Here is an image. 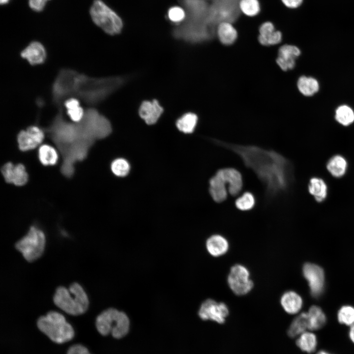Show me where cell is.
<instances>
[{
    "mask_svg": "<svg viewBox=\"0 0 354 354\" xmlns=\"http://www.w3.org/2000/svg\"><path fill=\"white\" fill-rule=\"evenodd\" d=\"M89 13L93 23L106 33L114 35L119 33L123 27L120 17L101 0H94Z\"/></svg>",
    "mask_w": 354,
    "mask_h": 354,
    "instance_id": "8",
    "label": "cell"
},
{
    "mask_svg": "<svg viewBox=\"0 0 354 354\" xmlns=\"http://www.w3.org/2000/svg\"><path fill=\"white\" fill-rule=\"evenodd\" d=\"M280 304L287 313L294 315L297 314L301 309L303 299L296 292L288 291L285 292L281 296Z\"/></svg>",
    "mask_w": 354,
    "mask_h": 354,
    "instance_id": "17",
    "label": "cell"
},
{
    "mask_svg": "<svg viewBox=\"0 0 354 354\" xmlns=\"http://www.w3.org/2000/svg\"><path fill=\"white\" fill-rule=\"evenodd\" d=\"M297 85L299 91L306 96L315 94L319 89V85L317 80L311 77H300L298 80Z\"/></svg>",
    "mask_w": 354,
    "mask_h": 354,
    "instance_id": "29",
    "label": "cell"
},
{
    "mask_svg": "<svg viewBox=\"0 0 354 354\" xmlns=\"http://www.w3.org/2000/svg\"><path fill=\"white\" fill-rule=\"evenodd\" d=\"M300 54V50L296 46L285 45L279 50L276 62L279 67L284 71L293 68L295 65V59Z\"/></svg>",
    "mask_w": 354,
    "mask_h": 354,
    "instance_id": "16",
    "label": "cell"
},
{
    "mask_svg": "<svg viewBox=\"0 0 354 354\" xmlns=\"http://www.w3.org/2000/svg\"><path fill=\"white\" fill-rule=\"evenodd\" d=\"M45 132L43 128L36 125L21 130L17 138L19 148L23 151L34 149L43 142Z\"/></svg>",
    "mask_w": 354,
    "mask_h": 354,
    "instance_id": "13",
    "label": "cell"
},
{
    "mask_svg": "<svg viewBox=\"0 0 354 354\" xmlns=\"http://www.w3.org/2000/svg\"><path fill=\"white\" fill-rule=\"evenodd\" d=\"M53 301L61 310L73 316L84 314L89 305L86 292L76 282L71 284L68 289L62 286L58 287L53 297Z\"/></svg>",
    "mask_w": 354,
    "mask_h": 354,
    "instance_id": "5",
    "label": "cell"
},
{
    "mask_svg": "<svg viewBox=\"0 0 354 354\" xmlns=\"http://www.w3.org/2000/svg\"><path fill=\"white\" fill-rule=\"evenodd\" d=\"M255 200L250 192H246L238 198L236 201V206L242 211L251 209L254 206Z\"/></svg>",
    "mask_w": 354,
    "mask_h": 354,
    "instance_id": "34",
    "label": "cell"
},
{
    "mask_svg": "<svg viewBox=\"0 0 354 354\" xmlns=\"http://www.w3.org/2000/svg\"><path fill=\"white\" fill-rule=\"evenodd\" d=\"M302 273L307 281L311 295L318 297L322 295L324 288V273L318 265L307 263L302 267Z\"/></svg>",
    "mask_w": 354,
    "mask_h": 354,
    "instance_id": "12",
    "label": "cell"
},
{
    "mask_svg": "<svg viewBox=\"0 0 354 354\" xmlns=\"http://www.w3.org/2000/svg\"><path fill=\"white\" fill-rule=\"evenodd\" d=\"M308 191L319 203L324 201L327 196V186L321 178L312 177L308 184Z\"/></svg>",
    "mask_w": 354,
    "mask_h": 354,
    "instance_id": "21",
    "label": "cell"
},
{
    "mask_svg": "<svg viewBox=\"0 0 354 354\" xmlns=\"http://www.w3.org/2000/svg\"><path fill=\"white\" fill-rule=\"evenodd\" d=\"M307 314L309 330H317L322 328L326 324V316L320 307L316 305L311 306Z\"/></svg>",
    "mask_w": 354,
    "mask_h": 354,
    "instance_id": "20",
    "label": "cell"
},
{
    "mask_svg": "<svg viewBox=\"0 0 354 354\" xmlns=\"http://www.w3.org/2000/svg\"><path fill=\"white\" fill-rule=\"evenodd\" d=\"M283 3L289 8H296L302 3V0H281Z\"/></svg>",
    "mask_w": 354,
    "mask_h": 354,
    "instance_id": "40",
    "label": "cell"
},
{
    "mask_svg": "<svg viewBox=\"0 0 354 354\" xmlns=\"http://www.w3.org/2000/svg\"><path fill=\"white\" fill-rule=\"evenodd\" d=\"M250 276V272L246 266L236 264L232 266L228 274V286L236 295H246L254 287V283Z\"/></svg>",
    "mask_w": 354,
    "mask_h": 354,
    "instance_id": "10",
    "label": "cell"
},
{
    "mask_svg": "<svg viewBox=\"0 0 354 354\" xmlns=\"http://www.w3.org/2000/svg\"><path fill=\"white\" fill-rule=\"evenodd\" d=\"M317 354H331L324 351H320Z\"/></svg>",
    "mask_w": 354,
    "mask_h": 354,
    "instance_id": "42",
    "label": "cell"
},
{
    "mask_svg": "<svg viewBox=\"0 0 354 354\" xmlns=\"http://www.w3.org/2000/svg\"><path fill=\"white\" fill-rule=\"evenodd\" d=\"M56 144L62 157L61 173L71 177L75 172V164L85 159L94 142L108 137L112 129L110 121L95 108L85 110L79 122H70L64 118L62 107L50 125L43 128Z\"/></svg>",
    "mask_w": 354,
    "mask_h": 354,
    "instance_id": "1",
    "label": "cell"
},
{
    "mask_svg": "<svg viewBox=\"0 0 354 354\" xmlns=\"http://www.w3.org/2000/svg\"><path fill=\"white\" fill-rule=\"evenodd\" d=\"M112 172L118 177H125L129 173L130 165L124 159L118 158L114 160L111 165Z\"/></svg>",
    "mask_w": 354,
    "mask_h": 354,
    "instance_id": "35",
    "label": "cell"
},
{
    "mask_svg": "<svg viewBox=\"0 0 354 354\" xmlns=\"http://www.w3.org/2000/svg\"><path fill=\"white\" fill-rule=\"evenodd\" d=\"M239 6L240 10L249 16L256 15L260 10L258 0H240Z\"/></svg>",
    "mask_w": 354,
    "mask_h": 354,
    "instance_id": "33",
    "label": "cell"
},
{
    "mask_svg": "<svg viewBox=\"0 0 354 354\" xmlns=\"http://www.w3.org/2000/svg\"><path fill=\"white\" fill-rule=\"evenodd\" d=\"M66 354H91L88 349L81 344H75L70 346Z\"/></svg>",
    "mask_w": 354,
    "mask_h": 354,
    "instance_id": "38",
    "label": "cell"
},
{
    "mask_svg": "<svg viewBox=\"0 0 354 354\" xmlns=\"http://www.w3.org/2000/svg\"><path fill=\"white\" fill-rule=\"evenodd\" d=\"M20 56L31 65L43 64L47 59V52L44 46L39 42H30L20 53Z\"/></svg>",
    "mask_w": 354,
    "mask_h": 354,
    "instance_id": "15",
    "label": "cell"
},
{
    "mask_svg": "<svg viewBox=\"0 0 354 354\" xmlns=\"http://www.w3.org/2000/svg\"><path fill=\"white\" fill-rule=\"evenodd\" d=\"M95 326L102 335L111 334L114 338L120 339L128 333L130 321L125 313L111 308L98 315L95 320Z\"/></svg>",
    "mask_w": 354,
    "mask_h": 354,
    "instance_id": "7",
    "label": "cell"
},
{
    "mask_svg": "<svg viewBox=\"0 0 354 354\" xmlns=\"http://www.w3.org/2000/svg\"><path fill=\"white\" fill-rule=\"evenodd\" d=\"M217 35L221 42L225 45L233 43L237 37V31L228 21L220 22L217 27Z\"/></svg>",
    "mask_w": 354,
    "mask_h": 354,
    "instance_id": "25",
    "label": "cell"
},
{
    "mask_svg": "<svg viewBox=\"0 0 354 354\" xmlns=\"http://www.w3.org/2000/svg\"><path fill=\"white\" fill-rule=\"evenodd\" d=\"M29 176L25 166L21 163L14 165L11 177V183L16 186H23L28 181Z\"/></svg>",
    "mask_w": 354,
    "mask_h": 354,
    "instance_id": "31",
    "label": "cell"
},
{
    "mask_svg": "<svg viewBox=\"0 0 354 354\" xmlns=\"http://www.w3.org/2000/svg\"><path fill=\"white\" fill-rule=\"evenodd\" d=\"M65 108L67 114L72 121L79 122L83 118L85 110L80 106V101L75 97H70L63 103Z\"/></svg>",
    "mask_w": 354,
    "mask_h": 354,
    "instance_id": "24",
    "label": "cell"
},
{
    "mask_svg": "<svg viewBox=\"0 0 354 354\" xmlns=\"http://www.w3.org/2000/svg\"><path fill=\"white\" fill-rule=\"evenodd\" d=\"M348 168V163L344 157L341 155H335L331 157L326 163V169L328 172L337 178L345 175Z\"/></svg>",
    "mask_w": 354,
    "mask_h": 354,
    "instance_id": "22",
    "label": "cell"
},
{
    "mask_svg": "<svg viewBox=\"0 0 354 354\" xmlns=\"http://www.w3.org/2000/svg\"><path fill=\"white\" fill-rule=\"evenodd\" d=\"M14 165L11 162H7L1 169V172L4 179L8 183H11V175Z\"/></svg>",
    "mask_w": 354,
    "mask_h": 354,
    "instance_id": "37",
    "label": "cell"
},
{
    "mask_svg": "<svg viewBox=\"0 0 354 354\" xmlns=\"http://www.w3.org/2000/svg\"><path fill=\"white\" fill-rule=\"evenodd\" d=\"M259 32L258 39L263 45H275L281 41V32L275 30L273 24L270 22L262 24L260 27Z\"/></svg>",
    "mask_w": 354,
    "mask_h": 354,
    "instance_id": "19",
    "label": "cell"
},
{
    "mask_svg": "<svg viewBox=\"0 0 354 354\" xmlns=\"http://www.w3.org/2000/svg\"><path fill=\"white\" fill-rule=\"evenodd\" d=\"M38 157L42 165L53 166L57 163L59 154L54 147L44 144L41 146L38 149Z\"/></svg>",
    "mask_w": 354,
    "mask_h": 354,
    "instance_id": "26",
    "label": "cell"
},
{
    "mask_svg": "<svg viewBox=\"0 0 354 354\" xmlns=\"http://www.w3.org/2000/svg\"><path fill=\"white\" fill-rule=\"evenodd\" d=\"M349 336L351 340L354 343V324L351 326Z\"/></svg>",
    "mask_w": 354,
    "mask_h": 354,
    "instance_id": "41",
    "label": "cell"
},
{
    "mask_svg": "<svg viewBox=\"0 0 354 354\" xmlns=\"http://www.w3.org/2000/svg\"><path fill=\"white\" fill-rule=\"evenodd\" d=\"M49 0H29L30 8L35 11L39 12L44 8Z\"/></svg>",
    "mask_w": 354,
    "mask_h": 354,
    "instance_id": "39",
    "label": "cell"
},
{
    "mask_svg": "<svg viewBox=\"0 0 354 354\" xmlns=\"http://www.w3.org/2000/svg\"><path fill=\"white\" fill-rule=\"evenodd\" d=\"M9 0H0V2L1 4H4L7 3Z\"/></svg>",
    "mask_w": 354,
    "mask_h": 354,
    "instance_id": "43",
    "label": "cell"
},
{
    "mask_svg": "<svg viewBox=\"0 0 354 354\" xmlns=\"http://www.w3.org/2000/svg\"><path fill=\"white\" fill-rule=\"evenodd\" d=\"M229 314L227 305L224 302L212 299L204 301L199 308L198 315L204 321H211L219 324H224Z\"/></svg>",
    "mask_w": 354,
    "mask_h": 354,
    "instance_id": "11",
    "label": "cell"
},
{
    "mask_svg": "<svg viewBox=\"0 0 354 354\" xmlns=\"http://www.w3.org/2000/svg\"><path fill=\"white\" fill-rule=\"evenodd\" d=\"M308 329V320L307 312H302L297 315L291 323L287 334L292 338L297 337Z\"/></svg>",
    "mask_w": 354,
    "mask_h": 354,
    "instance_id": "23",
    "label": "cell"
},
{
    "mask_svg": "<svg viewBox=\"0 0 354 354\" xmlns=\"http://www.w3.org/2000/svg\"><path fill=\"white\" fill-rule=\"evenodd\" d=\"M45 242L44 232L37 227L31 226L28 233L16 243L15 248L26 261L32 262L42 255Z\"/></svg>",
    "mask_w": 354,
    "mask_h": 354,
    "instance_id": "9",
    "label": "cell"
},
{
    "mask_svg": "<svg viewBox=\"0 0 354 354\" xmlns=\"http://www.w3.org/2000/svg\"><path fill=\"white\" fill-rule=\"evenodd\" d=\"M209 192L213 200L216 203L224 201L228 192L232 195L238 194L243 185L241 174L236 169L232 168L218 170L209 181Z\"/></svg>",
    "mask_w": 354,
    "mask_h": 354,
    "instance_id": "4",
    "label": "cell"
},
{
    "mask_svg": "<svg viewBox=\"0 0 354 354\" xmlns=\"http://www.w3.org/2000/svg\"><path fill=\"white\" fill-rule=\"evenodd\" d=\"M197 121V116L193 113L188 112L184 114L177 119L176 126L180 131L190 134L194 131Z\"/></svg>",
    "mask_w": 354,
    "mask_h": 354,
    "instance_id": "28",
    "label": "cell"
},
{
    "mask_svg": "<svg viewBox=\"0 0 354 354\" xmlns=\"http://www.w3.org/2000/svg\"><path fill=\"white\" fill-rule=\"evenodd\" d=\"M337 319L340 324L350 326L354 324V307L351 305L342 306L338 311Z\"/></svg>",
    "mask_w": 354,
    "mask_h": 354,
    "instance_id": "32",
    "label": "cell"
},
{
    "mask_svg": "<svg viewBox=\"0 0 354 354\" xmlns=\"http://www.w3.org/2000/svg\"><path fill=\"white\" fill-rule=\"evenodd\" d=\"M38 329L53 342L62 344L72 340L74 329L60 313L51 311L40 316L36 323Z\"/></svg>",
    "mask_w": 354,
    "mask_h": 354,
    "instance_id": "6",
    "label": "cell"
},
{
    "mask_svg": "<svg viewBox=\"0 0 354 354\" xmlns=\"http://www.w3.org/2000/svg\"><path fill=\"white\" fill-rule=\"evenodd\" d=\"M168 16L171 21L175 23H178L185 19V12L182 8L179 6H174L169 9Z\"/></svg>",
    "mask_w": 354,
    "mask_h": 354,
    "instance_id": "36",
    "label": "cell"
},
{
    "mask_svg": "<svg viewBox=\"0 0 354 354\" xmlns=\"http://www.w3.org/2000/svg\"><path fill=\"white\" fill-rule=\"evenodd\" d=\"M163 111V108L159 102L153 99L142 102L139 109V114L147 124L152 125L157 122Z\"/></svg>",
    "mask_w": 354,
    "mask_h": 354,
    "instance_id": "14",
    "label": "cell"
},
{
    "mask_svg": "<svg viewBox=\"0 0 354 354\" xmlns=\"http://www.w3.org/2000/svg\"><path fill=\"white\" fill-rule=\"evenodd\" d=\"M216 143L240 157L245 166L252 170L263 184L268 197L275 196L290 185L293 178L292 165L279 153L255 146L234 145L217 141Z\"/></svg>",
    "mask_w": 354,
    "mask_h": 354,
    "instance_id": "3",
    "label": "cell"
},
{
    "mask_svg": "<svg viewBox=\"0 0 354 354\" xmlns=\"http://www.w3.org/2000/svg\"><path fill=\"white\" fill-rule=\"evenodd\" d=\"M126 76L95 78L69 68L60 69L51 88L53 103L62 105L66 99L75 97L91 107L97 105L121 88Z\"/></svg>",
    "mask_w": 354,
    "mask_h": 354,
    "instance_id": "2",
    "label": "cell"
},
{
    "mask_svg": "<svg viewBox=\"0 0 354 354\" xmlns=\"http://www.w3.org/2000/svg\"><path fill=\"white\" fill-rule=\"evenodd\" d=\"M296 345L303 352L313 353L317 346L316 336L313 332L306 331L297 337Z\"/></svg>",
    "mask_w": 354,
    "mask_h": 354,
    "instance_id": "27",
    "label": "cell"
},
{
    "mask_svg": "<svg viewBox=\"0 0 354 354\" xmlns=\"http://www.w3.org/2000/svg\"><path fill=\"white\" fill-rule=\"evenodd\" d=\"M206 246L207 252L213 257H218L225 254L229 248L228 240L220 235H213L206 241Z\"/></svg>",
    "mask_w": 354,
    "mask_h": 354,
    "instance_id": "18",
    "label": "cell"
},
{
    "mask_svg": "<svg viewBox=\"0 0 354 354\" xmlns=\"http://www.w3.org/2000/svg\"><path fill=\"white\" fill-rule=\"evenodd\" d=\"M336 121L343 126H348L354 121V112L347 105H341L335 111Z\"/></svg>",
    "mask_w": 354,
    "mask_h": 354,
    "instance_id": "30",
    "label": "cell"
}]
</instances>
